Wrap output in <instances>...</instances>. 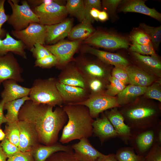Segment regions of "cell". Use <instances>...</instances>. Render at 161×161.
Returning a JSON list of instances; mask_svg holds the SVG:
<instances>
[{"instance_id": "6da1fadb", "label": "cell", "mask_w": 161, "mask_h": 161, "mask_svg": "<svg viewBox=\"0 0 161 161\" xmlns=\"http://www.w3.org/2000/svg\"><path fill=\"white\" fill-rule=\"evenodd\" d=\"M35 103L26 101L19 112V120L26 121L32 125L38 134L39 142L45 145H52L57 142L60 130L68 120L63 106Z\"/></svg>"}, {"instance_id": "7a4b0ae2", "label": "cell", "mask_w": 161, "mask_h": 161, "mask_svg": "<svg viewBox=\"0 0 161 161\" xmlns=\"http://www.w3.org/2000/svg\"><path fill=\"white\" fill-rule=\"evenodd\" d=\"M63 108L68 120L63 127L60 143L64 144L75 140L88 138L92 136V124L94 120L86 106L67 104L63 106Z\"/></svg>"}, {"instance_id": "3957f363", "label": "cell", "mask_w": 161, "mask_h": 161, "mask_svg": "<svg viewBox=\"0 0 161 161\" xmlns=\"http://www.w3.org/2000/svg\"><path fill=\"white\" fill-rule=\"evenodd\" d=\"M120 112L132 132L155 128L160 123L157 117L158 110L150 105L137 104L130 106Z\"/></svg>"}, {"instance_id": "277c9868", "label": "cell", "mask_w": 161, "mask_h": 161, "mask_svg": "<svg viewBox=\"0 0 161 161\" xmlns=\"http://www.w3.org/2000/svg\"><path fill=\"white\" fill-rule=\"evenodd\" d=\"M57 79L50 78L35 80L29 94L30 100L38 104H43L53 107L63 106L64 102L56 86Z\"/></svg>"}, {"instance_id": "5b68a950", "label": "cell", "mask_w": 161, "mask_h": 161, "mask_svg": "<svg viewBox=\"0 0 161 161\" xmlns=\"http://www.w3.org/2000/svg\"><path fill=\"white\" fill-rule=\"evenodd\" d=\"M19 1H7L12 8V12L9 16L7 22L15 31L23 30L31 23L39 22L38 16L32 10L27 1L22 0L20 5L18 4Z\"/></svg>"}, {"instance_id": "8992f818", "label": "cell", "mask_w": 161, "mask_h": 161, "mask_svg": "<svg viewBox=\"0 0 161 161\" xmlns=\"http://www.w3.org/2000/svg\"><path fill=\"white\" fill-rule=\"evenodd\" d=\"M62 0H55L48 4H42L32 8L38 16L40 24L45 26L56 24L66 19L68 14Z\"/></svg>"}, {"instance_id": "52a82bcc", "label": "cell", "mask_w": 161, "mask_h": 161, "mask_svg": "<svg viewBox=\"0 0 161 161\" xmlns=\"http://www.w3.org/2000/svg\"><path fill=\"white\" fill-rule=\"evenodd\" d=\"M83 43L109 49H127L130 45L129 41L123 37L111 32L96 31L84 40Z\"/></svg>"}, {"instance_id": "ba28073f", "label": "cell", "mask_w": 161, "mask_h": 161, "mask_svg": "<svg viewBox=\"0 0 161 161\" xmlns=\"http://www.w3.org/2000/svg\"><path fill=\"white\" fill-rule=\"evenodd\" d=\"M12 35L21 41L26 49L30 50L37 43L45 44L46 28L45 25L38 23L30 24L25 29L20 31L12 30Z\"/></svg>"}, {"instance_id": "9c48e42d", "label": "cell", "mask_w": 161, "mask_h": 161, "mask_svg": "<svg viewBox=\"0 0 161 161\" xmlns=\"http://www.w3.org/2000/svg\"><path fill=\"white\" fill-rule=\"evenodd\" d=\"M82 41L62 40L54 44L44 46L56 58L58 64L56 66L61 68L71 61Z\"/></svg>"}, {"instance_id": "30bf717a", "label": "cell", "mask_w": 161, "mask_h": 161, "mask_svg": "<svg viewBox=\"0 0 161 161\" xmlns=\"http://www.w3.org/2000/svg\"><path fill=\"white\" fill-rule=\"evenodd\" d=\"M23 69L12 52L0 55V85L3 81L13 80L17 82L24 81L22 74Z\"/></svg>"}, {"instance_id": "8fae6325", "label": "cell", "mask_w": 161, "mask_h": 161, "mask_svg": "<svg viewBox=\"0 0 161 161\" xmlns=\"http://www.w3.org/2000/svg\"><path fill=\"white\" fill-rule=\"evenodd\" d=\"M68 104L81 105L86 106L92 118L98 117L99 114L104 111L119 106L117 98L104 94L91 97L81 102Z\"/></svg>"}, {"instance_id": "7c38bea8", "label": "cell", "mask_w": 161, "mask_h": 161, "mask_svg": "<svg viewBox=\"0 0 161 161\" xmlns=\"http://www.w3.org/2000/svg\"><path fill=\"white\" fill-rule=\"evenodd\" d=\"M19 139L18 147L22 152L31 151L39 143L35 127L26 121L19 120Z\"/></svg>"}, {"instance_id": "4fadbf2b", "label": "cell", "mask_w": 161, "mask_h": 161, "mask_svg": "<svg viewBox=\"0 0 161 161\" xmlns=\"http://www.w3.org/2000/svg\"><path fill=\"white\" fill-rule=\"evenodd\" d=\"M75 63L85 78H97L103 80L106 77V69L100 63L83 56L78 58Z\"/></svg>"}, {"instance_id": "5bb4252c", "label": "cell", "mask_w": 161, "mask_h": 161, "mask_svg": "<svg viewBox=\"0 0 161 161\" xmlns=\"http://www.w3.org/2000/svg\"><path fill=\"white\" fill-rule=\"evenodd\" d=\"M157 126L155 128L134 132L136 133H132V137L129 141H133L134 148L139 152V155H143V154H147L153 145L157 143Z\"/></svg>"}, {"instance_id": "9a60e30c", "label": "cell", "mask_w": 161, "mask_h": 161, "mask_svg": "<svg viewBox=\"0 0 161 161\" xmlns=\"http://www.w3.org/2000/svg\"><path fill=\"white\" fill-rule=\"evenodd\" d=\"M56 86L65 105L81 102L89 97V91L86 89L65 85L57 81Z\"/></svg>"}, {"instance_id": "2e32d148", "label": "cell", "mask_w": 161, "mask_h": 161, "mask_svg": "<svg viewBox=\"0 0 161 161\" xmlns=\"http://www.w3.org/2000/svg\"><path fill=\"white\" fill-rule=\"evenodd\" d=\"M64 67L57 79L58 82L87 89L86 79L75 63L71 64L69 62Z\"/></svg>"}, {"instance_id": "e0dca14e", "label": "cell", "mask_w": 161, "mask_h": 161, "mask_svg": "<svg viewBox=\"0 0 161 161\" xmlns=\"http://www.w3.org/2000/svg\"><path fill=\"white\" fill-rule=\"evenodd\" d=\"M73 19L66 18L59 23L45 26L46 33L45 44H54L68 37L72 28Z\"/></svg>"}, {"instance_id": "ac0fdd59", "label": "cell", "mask_w": 161, "mask_h": 161, "mask_svg": "<svg viewBox=\"0 0 161 161\" xmlns=\"http://www.w3.org/2000/svg\"><path fill=\"white\" fill-rule=\"evenodd\" d=\"M105 114L113 127L117 137L127 144L132 137V132L130 128L125 123L123 115L117 107L106 111Z\"/></svg>"}, {"instance_id": "d6986e66", "label": "cell", "mask_w": 161, "mask_h": 161, "mask_svg": "<svg viewBox=\"0 0 161 161\" xmlns=\"http://www.w3.org/2000/svg\"><path fill=\"white\" fill-rule=\"evenodd\" d=\"M145 1L142 0H122L117 8V10L124 13L143 14L161 22V14L155 8L148 7L145 4Z\"/></svg>"}, {"instance_id": "ffe728a7", "label": "cell", "mask_w": 161, "mask_h": 161, "mask_svg": "<svg viewBox=\"0 0 161 161\" xmlns=\"http://www.w3.org/2000/svg\"><path fill=\"white\" fill-rule=\"evenodd\" d=\"M74 155L78 161H97L104 155L90 143L88 138H83L71 145Z\"/></svg>"}, {"instance_id": "44dd1931", "label": "cell", "mask_w": 161, "mask_h": 161, "mask_svg": "<svg viewBox=\"0 0 161 161\" xmlns=\"http://www.w3.org/2000/svg\"><path fill=\"white\" fill-rule=\"evenodd\" d=\"M81 50L83 53L95 56L101 61L107 64L123 68L129 65L128 60L119 55L101 50L87 44L83 46Z\"/></svg>"}, {"instance_id": "7402d4cb", "label": "cell", "mask_w": 161, "mask_h": 161, "mask_svg": "<svg viewBox=\"0 0 161 161\" xmlns=\"http://www.w3.org/2000/svg\"><path fill=\"white\" fill-rule=\"evenodd\" d=\"M93 134L98 137L101 144L118 136L112 124L105 114L94 120L92 124Z\"/></svg>"}, {"instance_id": "603a6c76", "label": "cell", "mask_w": 161, "mask_h": 161, "mask_svg": "<svg viewBox=\"0 0 161 161\" xmlns=\"http://www.w3.org/2000/svg\"><path fill=\"white\" fill-rule=\"evenodd\" d=\"M17 83L13 80H7L2 83L4 89L1 95L5 103L29 95L30 88L22 86Z\"/></svg>"}, {"instance_id": "cb8c5ba5", "label": "cell", "mask_w": 161, "mask_h": 161, "mask_svg": "<svg viewBox=\"0 0 161 161\" xmlns=\"http://www.w3.org/2000/svg\"><path fill=\"white\" fill-rule=\"evenodd\" d=\"M59 151L74 153L71 145H64L57 142L49 145L39 144L30 152L35 161H45L52 154Z\"/></svg>"}, {"instance_id": "d4e9b609", "label": "cell", "mask_w": 161, "mask_h": 161, "mask_svg": "<svg viewBox=\"0 0 161 161\" xmlns=\"http://www.w3.org/2000/svg\"><path fill=\"white\" fill-rule=\"evenodd\" d=\"M124 69L127 73L129 83L131 85L147 87L154 81L152 76L137 67L129 65Z\"/></svg>"}, {"instance_id": "484cf974", "label": "cell", "mask_w": 161, "mask_h": 161, "mask_svg": "<svg viewBox=\"0 0 161 161\" xmlns=\"http://www.w3.org/2000/svg\"><path fill=\"white\" fill-rule=\"evenodd\" d=\"M26 47L20 40H17L11 36L9 33L7 32L5 38L2 40V45L0 50V55L3 56L8 52H12L27 59L25 50Z\"/></svg>"}, {"instance_id": "4316f807", "label": "cell", "mask_w": 161, "mask_h": 161, "mask_svg": "<svg viewBox=\"0 0 161 161\" xmlns=\"http://www.w3.org/2000/svg\"><path fill=\"white\" fill-rule=\"evenodd\" d=\"M92 23L85 19L72 27L68 37L70 41H82L91 35L96 30Z\"/></svg>"}, {"instance_id": "83f0119b", "label": "cell", "mask_w": 161, "mask_h": 161, "mask_svg": "<svg viewBox=\"0 0 161 161\" xmlns=\"http://www.w3.org/2000/svg\"><path fill=\"white\" fill-rule=\"evenodd\" d=\"M147 87L129 85L117 95V98L119 106L126 105L131 102L137 97L144 94Z\"/></svg>"}, {"instance_id": "f1b7e54d", "label": "cell", "mask_w": 161, "mask_h": 161, "mask_svg": "<svg viewBox=\"0 0 161 161\" xmlns=\"http://www.w3.org/2000/svg\"><path fill=\"white\" fill-rule=\"evenodd\" d=\"M131 52L139 65L157 76L160 77L161 63L158 57L143 55L134 52Z\"/></svg>"}, {"instance_id": "f546056e", "label": "cell", "mask_w": 161, "mask_h": 161, "mask_svg": "<svg viewBox=\"0 0 161 161\" xmlns=\"http://www.w3.org/2000/svg\"><path fill=\"white\" fill-rule=\"evenodd\" d=\"M30 100L29 97L26 96L5 103L4 108V109L7 110L5 116L7 122L19 121L18 114L21 106L26 101Z\"/></svg>"}, {"instance_id": "4dcf8cb0", "label": "cell", "mask_w": 161, "mask_h": 161, "mask_svg": "<svg viewBox=\"0 0 161 161\" xmlns=\"http://www.w3.org/2000/svg\"><path fill=\"white\" fill-rule=\"evenodd\" d=\"M68 14L75 17L80 22L85 19L83 0H67L65 5Z\"/></svg>"}, {"instance_id": "1f68e13d", "label": "cell", "mask_w": 161, "mask_h": 161, "mask_svg": "<svg viewBox=\"0 0 161 161\" xmlns=\"http://www.w3.org/2000/svg\"><path fill=\"white\" fill-rule=\"evenodd\" d=\"M139 28L148 36L154 50L157 49L161 41V26L154 27L141 23Z\"/></svg>"}, {"instance_id": "d6a6232c", "label": "cell", "mask_w": 161, "mask_h": 161, "mask_svg": "<svg viewBox=\"0 0 161 161\" xmlns=\"http://www.w3.org/2000/svg\"><path fill=\"white\" fill-rule=\"evenodd\" d=\"M115 155L118 161H144V156L136 154L134 148L130 147L120 148Z\"/></svg>"}, {"instance_id": "836d02e7", "label": "cell", "mask_w": 161, "mask_h": 161, "mask_svg": "<svg viewBox=\"0 0 161 161\" xmlns=\"http://www.w3.org/2000/svg\"><path fill=\"white\" fill-rule=\"evenodd\" d=\"M7 123L5 130V137L11 142L18 147L19 139V130L18 122Z\"/></svg>"}, {"instance_id": "e575fe53", "label": "cell", "mask_w": 161, "mask_h": 161, "mask_svg": "<svg viewBox=\"0 0 161 161\" xmlns=\"http://www.w3.org/2000/svg\"><path fill=\"white\" fill-rule=\"evenodd\" d=\"M121 0H103L101 2L102 9L106 12L112 21L117 18L116 12Z\"/></svg>"}, {"instance_id": "d590c367", "label": "cell", "mask_w": 161, "mask_h": 161, "mask_svg": "<svg viewBox=\"0 0 161 161\" xmlns=\"http://www.w3.org/2000/svg\"><path fill=\"white\" fill-rule=\"evenodd\" d=\"M109 84L106 86V90L104 94L112 97L117 95L126 87V85L120 81L112 76L109 77Z\"/></svg>"}, {"instance_id": "8d00e7d4", "label": "cell", "mask_w": 161, "mask_h": 161, "mask_svg": "<svg viewBox=\"0 0 161 161\" xmlns=\"http://www.w3.org/2000/svg\"><path fill=\"white\" fill-rule=\"evenodd\" d=\"M87 89L90 94L89 97L96 95L103 94L102 93L104 87L103 80L97 78H85Z\"/></svg>"}, {"instance_id": "74e56055", "label": "cell", "mask_w": 161, "mask_h": 161, "mask_svg": "<svg viewBox=\"0 0 161 161\" xmlns=\"http://www.w3.org/2000/svg\"><path fill=\"white\" fill-rule=\"evenodd\" d=\"M129 49L131 52H134L142 55L158 57L152 44L143 45L132 43V44L130 45Z\"/></svg>"}, {"instance_id": "f35d334b", "label": "cell", "mask_w": 161, "mask_h": 161, "mask_svg": "<svg viewBox=\"0 0 161 161\" xmlns=\"http://www.w3.org/2000/svg\"><path fill=\"white\" fill-rule=\"evenodd\" d=\"M129 39L132 43L137 44H152L148 36L140 28L135 30L129 36Z\"/></svg>"}, {"instance_id": "ab89813d", "label": "cell", "mask_w": 161, "mask_h": 161, "mask_svg": "<svg viewBox=\"0 0 161 161\" xmlns=\"http://www.w3.org/2000/svg\"><path fill=\"white\" fill-rule=\"evenodd\" d=\"M85 19L90 21L92 23L95 20L90 14V11L93 8H95L100 10H102L101 2L100 0H84Z\"/></svg>"}, {"instance_id": "60d3db41", "label": "cell", "mask_w": 161, "mask_h": 161, "mask_svg": "<svg viewBox=\"0 0 161 161\" xmlns=\"http://www.w3.org/2000/svg\"><path fill=\"white\" fill-rule=\"evenodd\" d=\"M45 161H78L74 153L65 151L55 152L50 155Z\"/></svg>"}, {"instance_id": "b9f144b4", "label": "cell", "mask_w": 161, "mask_h": 161, "mask_svg": "<svg viewBox=\"0 0 161 161\" xmlns=\"http://www.w3.org/2000/svg\"><path fill=\"white\" fill-rule=\"evenodd\" d=\"M144 95L148 98L156 100L161 102V89L160 83L158 82H156L147 87Z\"/></svg>"}, {"instance_id": "7bdbcfd3", "label": "cell", "mask_w": 161, "mask_h": 161, "mask_svg": "<svg viewBox=\"0 0 161 161\" xmlns=\"http://www.w3.org/2000/svg\"><path fill=\"white\" fill-rule=\"evenodd\" d=\"M57 64L56 58L52 54L42 58L36 60L34 66L43 68H50L56 66Z\"/></svg>"}, {"instance_id": "ee69618b", "label": "cell", "mask_w": 161, "mask_h": 161, "mask_svg": "<svg viewBox=\"0 0 161 161\" xmlns=\"http://www.w3.org/2000/svg\"><path fill=\"white\" fill-rule=\"evenodd\" d=\"M144 161H161V145L155 143L145 156Z\"/></svg>"}, {"instance_id": "f6af8a7d", "label": "cell", "mask_w": 161, "mask_h": 161, "mask_svg": "<svg viewBox=\"0 0 161 161\" xmlns=\"http://www.w3.org/2000/svg\"><path fill=\"white\" fill-rule=\"evenodd\" d=\"M30 51L36 60L42 58L52 54L44 45L39 43L35 44Z\"/></svg>"}, {"instance_id": "bcb514c9", "label": "cell", "mask_w": 161, "mask_h": 161, "mask_svg": "<svg viewBox=\"0 0 161 161\" xmlns=\"http://www.w3.org/2000/svg\"><path fill=\"white\" fill-rule=\"evenodd\" d=\"M0 144L7 158L20 151L18 146L11 142L5 137Z\"/></svg>"}, {"instance_id": "7dc6e473", "label": "cell", "mask_w": 161, "mask_h": 161, "mask_svg": "<svg viewBox=\"0 0 161 161\" xmlns=\"http://www.w3.org/2000/svg\"><path fill=\"white\" fill-rule=\"evenodd\" d=\"M112 76L120 81L125 85L129 83L128 76L124 68L115 66L112 72Z\"/></svg>"}, {"instance_id": "c3c4849f", "label": "cell", "mask_w": 161, "mask_h": 161, "mask_svg": "<svg viewBox=\"0 0 161 161\" xmlns=\"http://www.w3.org/2000/svg\"><path fill=\"white\" fill-rule=\"evenodd\" d=\"M5 0H0V38H2L6 36V31L2 28L4 24L7 21L9 15H7L5 13L4 4Z\"/></svg>"}, {"instance_id": "681fc988", "label": "cell", "mask_w": 161, "mask_h": 161, "mask_svg": "<svg viewBox=\"0 0 161 161\" xmlns=\"http://www.w3.org/2000/svg\"><path fill=\"white\" fill-rule=\"evenodd\" d=\"M7 161H35L30 152H17L8 158Z\"/></svg>"}, {"instance_id": "f907efd6", "label": "cell", "mask_w": 161, "mask_h": 161, "mask_svg": "<svg viewBox=\"0 0 161 161\" xmlns=\"http://www.w3.org/2000/svg\"><path fill=\"white\" fill-rule=\"evenodd\" d=\"M4 101L1 100L0 102V125L4 123H7V120L3 113L4 105L5 104Z\"/></svg>"}, {"instance_id": "816d5d0a", "label": "cell", "mask_w": 161, "mask_h": 161, "mask_svg": "<svg viewBox=\"0 0 161 161\" xmlns=\"http://www.w3.org/2000/svg\"><path fill=\"white\" fill-rule=\"evenodd\" d=\"M97 161H118L116 158L115 154H110L108 155H104Z\"/></svg>"}, {"instance_id": "f5cc1de1", "label": "cell", "mask_w": 161, "mask_h": 161, "mask_svg": "<svg viewBox=\"0 0 161 161\" xmlns=\"http://www.w3.org/2000/svg\"><path fill=\"white\" fill-rule=\"evenodd\" d=\"M109 19L107 13L103 10L100 11L98 16V20L101 21H105Z\"/></svg>"}, {"instance_id": "db71d44e", "label": "cell", "mask_w": 161, "mask_h": 161, "mask_svg": "<svg viewBox=\"0 0 161 161\" xmlns=\"http://www.w3.org/2000/svg\"><path fill=\"white\" fill-rule=\"evenodd\" d=\"M100 11L95 8H93L90 11V14L95 21H98V16Z\"/></svg>"}, {"instance_id": "11a10c76", "label": "cell", "mask_w": 161, "mask_h": 161, "mask_svg": "<svg viewBox=\"0 0 161 161\" xmlns=\"http://www.w3.org/2000/svg\"><path fill=\"white\" fill-rule=\"evenodd\" d=\"M7 157L4 152L0 143V161H7Z\"/></svg>"}, {"instance_id": "9f6ffc18", "label": "cell", "mask_w": 161, "mask_h": 161, "mask_svg": "<svg viewBox=\"0 0 161 161\" xmlns=\"http://www.w3.org/2000/svg\"><path fill=\"white\" fill-rule=\"evenodd\" d=\"M5 137V133L0 129V141L2 140Z\"/></svg>"}, {"instance_id": "6f0895ef", "label": "cell", "mask_w": 161, "mask_h": 161, "mask_svg": "<svg viewBox=\"0 0 161 161\" xmlns=\"http://www.w3.org/2000/svg\"><path fill=\"white\" fill-rule=\"evenodd\" d=\"M2 39L1 38H0V50L1 49V47L2 45Z\"/></svg>"}, {"instance_id": "680465c9", "label": "cell", "mask_w": 161, "mask_h": 161, "mask_svg": "<svg viewBox=\"0 0 161 161\" xmlns=\"http://www.w3.org/2000/svg\"></svg>"}]
</instances>
